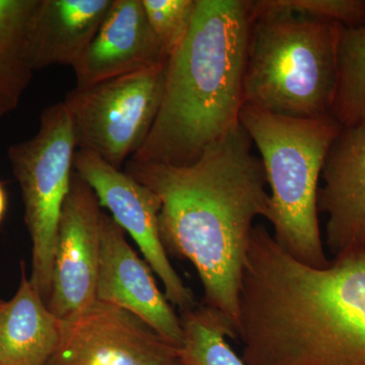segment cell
Instances as JSON below:
<instances>
[{
    "mask_svg": "<svg viewBox=\"0 0 365 365\" xmlns=\"http://www.w3.org/2000/svg\"><path fill=\"white\" fill-rule=\"evenodd\" d=\"M40 0H0V118L14 111L33 78L30 35Z\"/></svg>",
    "mask_w": 365,
    "mask_h": 365,
    "instance_id": "obj_16",
    "label": "cell"
},
{
    "mask_svg": "<svg viewBox=\"0 0 365 365\" xmlns=\"http://www.w3.org/2000/svg\"><path fill=\"white\" fill-rule=\"evenodd\" d=\"M103 213L95 192L74 170L60 216L47 302L60 321L74 319L97 302Z\"/></svg>",
    "mask_w": 365,
    "mask_h": 365,
    "instance_id": "obj_9",
    "label": "cell"
},
{
    "mask_svg": "<svg viewBox=\"0 0 365 365\" xmlns=\"http://www.w3.org/2000/svg\"><path fill=\"white\" fill-rule=\"evenodd\" d=\"M244 103L297 119L332 115L343 26L252 1Z\"/></svg>",
    "mask_w": 365,
    "mask_h": 365,
    "instance_id": "obj_4",
    "label": "cell"
},
{
    "mask_svg": "<svg viewBox=\"0 0 365 365\" xmlns=\"http://www.w3.org/2000/svg\"><path fill=\"white\" fill-rule=\"evenodd\" d=\"M73 169L90 185L101 206L135 241L151 271L162 281L172 306L181 312L195 307V297L173 267L160 239L162 203L157 194L91 151L76 150Z\"/></svg>",
    "mask_w": 365,
    "mask_h": 365,
    "instance_id": "obj_8",
    "label": "cell"
},
{
    "mask_svg": "<svg viewBox=\"0 0 365 365\" xmlns=\"http://www.w3.org/2000/svg\"><path fill=\"white\" fill-rule=\"evenodd\" d=\"M240 122L260 153L265 170L273 239L300 263L326 267L330 259L319 227V182L342 126L333 115L297 119L248 105L242 107Z\"/></svg>",
    "mask_w": 365,
    "mask_h": 365,
    "instance_id": "obj_5",
    "label": "cell"
},
{
    "mask_svg": "<svg viewBox=\"0 0 365 365\" xmlns=\"http://www.w3.org/2000/svg\"><path fill=\"white\" fill-rule=\"evenodd\" d=\"M61 327L21 264L18 292L0 309V365H47L58 347Z\"/></svg>",
    "mask_w": 365,
    "mask_h": 365,
    "instance_id": "obj_15",
    "label": "cell"
},
{
    "mask_svg": "<svg viewBox=\"0 0 365 365\" xmlns=\"http://www.w3.org/2000/svg\"><path fill=\"white\" fill-rule=\"evenodd\" d=\"M237 339L248 365H365V250L311 267L255 225Z\"/></svg>",
    "mask_w": 365,
    "mask_h": 365,
    "instance_id": "obj_1",
    "label": "cell"
},
{
    "mask_svg": "<svg viewBox=\"0 0 365 365\" xmlns=\"http://www.w3.org/2000/svg\"><path fill=\"white\" fill-rule=\"evenodd\" d=\"M76 132L63 102L46 108L32 138L7 150L21 187L25 220L32 241L30 280L47 304L60 216L73 175Z\"/></svg>",
    "mask_w": 365,
    "mask_h": 365,
    "instance_id": "obj_6",
    "label": "cell"
},
{
    "mask_svg": "<svg viewBox=\"0 0 365 365\" xmlns=\"http://www.w3.org/2000/svg\"><path fill=\"white\" fill-rule=\"evenodd\" d=\"M4 302H2L1 299H0V309H1V307L4 306Z\"/></svg>",
    "mask_w": 365,
    "mask_h": 365,
    "instance_id": "obj_23",
    "label": "cell"
},
{
    "mask_svg": "<svg viewBox=\"0 0 365 365\" xmlns=\"http://www.w3.org/2000/svg\"><path fill=\"white\" fill-rule=\"evenodd\" d=\"M252 1L197 0L191 30L168 60L157 119L129 160L191 165L241 125Z\"/></svg>",
    "mask_w": 365,
    "mask_h": 365,
    "instance_id": "obj_3",
    "label": "cell"
},
{
    "mask_svg": "<svg viewBox=\"0 0 365 365\" xmlns=\"http://www.w3.org/2000/svg\"><path fill=\"white\" fill-rule=\"evenodd\" d=\"M332 115L342 127L365 119V26H343L341 32Z\"/></svg>",
    "mask_w": 365,
    "mask_h": 365,
    "instance_id": "obj_18",
    "label": "cell"
},
{
    "mask_svg": "<svg viewBox=\"0 0 365 365\" xmlns=\"http://www.w3.org/2000/svg\"><path fill=\"white\" fill-rule=\"evenodd\" d=\"M167 64L69 91L63 103L78 150L97 153L121 170L143 146L157 119Z\"/></svg>",
    "mask_w": 365,
    "mask_h": 365,
    "instance_id": "obj_7",
    "label": "cell"
},
{
    "mask_svg": "<svg viewBox=\"0 0 365 365\" xmlns=\"http://www.w3.org/2000/svg\"><path fill=\"white\" fill-rule=\"evenodd\" d=\"M172 365H184V364H182V362L180 361V360H178L177 362H175V364H172Z\"/></svg>",
    "mask_w": 365,
    "mask_h": 365,
    "instance_id": "obj_22",
    "label": "cell"
},
{
    "mask_svg": "<svg viewBox=\"0 0 365 365\" xmlns=\"http://www.w3.org/2000/svg\"><path fill=\"white\" fill-rule=\"evenodd\" d=\"M141 0H114L85 54L72 69L76 86L119 78L168 62Z\"/></svg>",
    "mask_w": 365,
    "mask_h": 365,
    "instance_id": "obj_13",
    "label": "cell"
},
{
    "mask_svg": "<svg viewBox=\"0 0 365 365\" xmlns=\"http://www.w3.org/2000/svg\"><path fill=\"white\" fill-rule=\"evenodd\" d=\"M270 9H285L339 24L344 28L365 26V0H261Z\"/></svg>",
    "mask_w": 365,
    "mask_h": 365,
    "instance_id": "obj_20",
    "label": "cell"
},
{
    "mask_svg": "<svg viewBox=\"0 0 365 365\" xmlns=\"http://www.w3.org/2000/svg\"><path fill=\"white\" fill-rule=\"evenodd\" d=\"M321 179L318 210L328 216L329 253L335 258L365 250V119L341 128Z\"/></svg>",
    "mask_w": 365,
    "mask_h": 365,
    "instance_id": "obj_12",
    "label": "cell"
},
{
    "mask_svg": "<svg viewBox=\"0 0 365 365\" xmlns=\"http://www.w3.org/2000/svg\"><path fill=\"white\" fill-rule=\"evenodd\" d=\"M7 208V197L6 192L4 190V185L0 182V223L4 220V215H6Z\"/></svg>",
    "mask_w": 365,
    "mask_h": 365,
    "instance_id": "obj_21",
    "label": "cell"
},
{
    "mask_svg": "<svg viewBox=\"0 0 365 365\" xmlns=\"http://www.w3.org/2000/svg\"><path fill=\"white\" fill-rule=\"evenodd\" d=\"M179 347L123 309L95 302L62 322L58 347L47 365H172Z\"/></svg>",
    "mask_w": 365,
    "mask_h": 365,
    "instance_id": "obj_10",
    "label": "cell"
},
{
    "mask_svg": "<svg viewBox=\"0 0 365 365\" xmlns=\"http://www.w3.org/2000/svg\"><path fill=\"white\" fill-rule=\"evenodd\" d=\"M182 341L179 360L184 365H248L228 343L235 339L222 316L204 304L181 312Z\"/></svg>",
    "mask_w": 365,
    "mask_h": 365,
    "instance_id": "obj_17",
    "label": "cell"
},
{
    "mask_svg": "<svg viewBox=\"0 0 365 365\" xmlns=\"http://www.w3.org/2000/svg\"><path fill=\"white\" fill-rule=\"evenodd\" d=\"M151 30L163 55L170 58L191 30L197 0H141Z\"/></svg>",
    "mask_w": 365,
    "mask_h": 365,
    "instance_id": "obj_19",
    "label": "cell"
},
{
    "mask_svg": "<svg viewBox=\"0 0 365 365\" xmlns=\"http://www.w3.org/2000/svg\"><path fill=\"white\" fill-rule=\"evenodd\" d=\"M252 144L240 125L191 165L128 160L124 170L160 198L165 251L193 265L203 288L202 304L225 318L235 338L254 222L270 215L265 170Z\"/></svg>",
    "mask_w": 365,
    "mask_h": 365,
    "instance_id": "obj_2",
    "label": "cell"
},
{
    "mask_svg": "<svg viewBox=\"0 0 365 365\" xmlns=\"http://www.w3.org/2000/svg\"><path fill=\"white\" fill-rule=\"evenodd\" d=\"M113 2L114 0H40L30 35L33 71L76 66Z\"/></svg>",
    "mask_w": 365,
    "mask_h": 365,
    "instance_id": "obj_14",
    "label": "cell"
},
{
    "mask_svg": "<svg viewBox=\"0 0 365 365\" xmlns=\"http://www.w3.org/2000/svg\"><path fill=\"white\" fill-rule=\"evenodd\" d=\"M97 300L123 309L180 347L181 318L158 288L148 264L139 258L123 228L103 213Z\"/></svg>",
    "mask_w": 365,
    "mask_h": 365,
    "instance_id": "obj_11",
    "label": "cell"
}]
</instances>
